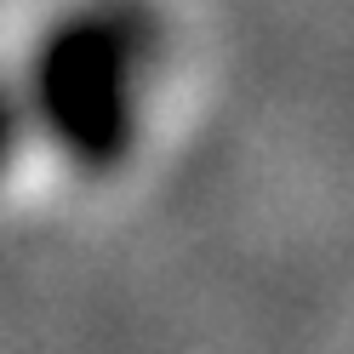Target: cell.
<instances>
[{"label":"cell","mask_w":354,"mask_h":354,"mask_svg":"<svg viewBox=\"0 0 354 354\" xmlns=\"http://www.w3.org/2000/svg\"><path fill=\"white\" fill-rule=\"evenodd\" d=\"M40 103L80 166H115L131 143V46L120 29L80 24L40 63Z\"/></svg>","instance_id":"obj_1"},{"label":"cell","mask_w":354,"mask_h":354,"mask_svg":"<svg viewBox=\"0 0 354 354\" xmlns=\"http://www.w3.org/2000/svg\"><path fill=\"white\" fill-rule=\"evenodd\" d=\"M17 126H24V120H17V103L0 92V166H6V154L17 149Z\"/></svg>","instance_id":"obj_2"}]
</instances>
